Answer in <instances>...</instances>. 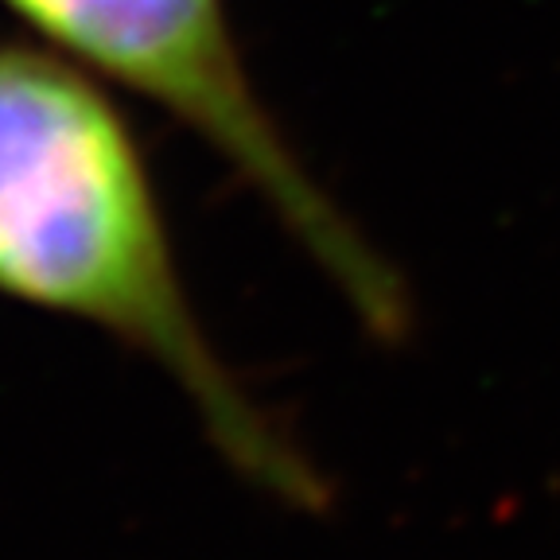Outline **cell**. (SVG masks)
<instances>
[{"instance_id":"obj_1","label":"cell","mask_w":560,"mask_h":560,"mask_svg":"<svg viewBox=\"0 0 560 560\" xmlns=\"http://www.w3.org/2000/svg\"><path fill=\"white\" fill-rule=\"evenodd\" d=\"M0 296L137 350L245 482L284 506H327L319 467L210 342L125 105L86 67L24 39H0Z\"/></svg>"},{"instance_id":"obj_2","label":"cell","mask_w":560,"mask_h":560,"mask_svg":"<svg viewBox=\"0 0 560 560\" xmlns=\"http://www.w3.org/2000/svg\"><path fill=\"white\" fill-rule=\"evenodd\" d=\"M35 44L149 102L207 144L335 284L374 339H405L409 292L292 144L245 62L230 0H0Z\"/></svg>"}]
</instances>
